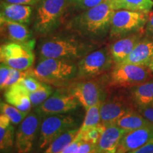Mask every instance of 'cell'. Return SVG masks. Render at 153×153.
Instances as JSON below:
<instances>
[{
  "label": "cell",
  "instance_id": "obj_29",
  "mask_svg": "<svg viewBox=\"0 0 153 153\" xmlns=\"http://www.w3.org/2000/svg\"><path fill=\"white\" fill-rule=\"evenodd\" d=\"M105 128L106 127L102 123H100L99 126L87 131L83 132L79 131V135L83 142H89L97 145Z\"/></svg>",
  "mask_w": 153,
  "mask_h": 153
},
{
  "label": "cell",
  "instance_id": "obj_10",
  "mask_svg": "<svg viewBox=\"0 0 153 153\" xmlns=\"http://www.w3.org/2000/svg\"><path fill=\"white\" fill-rule=\"evenodd\" d=\"M86 110L98 103L103 102L108 95V89L105 83L94 79H79L68 89Z\"/></svg>",
  "mask_w": 153,
  "mask_h": 153
},
{
  "label": "cell",
  "instance_id": "obj_30",
  "mask_svg": "<svg viewBox=\"0 0 153 153\" xmlns=\"http://www.w3.org/2000/svg\"><path fill=\"white\" fill-rule=\"evenodd\" d=\"M106 0H68V7H70L74 10L84 11L96 7Z\"/></svg>",
  "mask_w": 153,
  "mask_h": 153
},
{
  "label": "cell",
  "instance_id": "obj_2",
  "mask_svg": "<svg viewBox=\"0 0 153 153\" xmlns=\"http://www.w3.org/2000/svg\"><path fill=\"white\" fill-rule=\"evenodd\" d=\"M97 44L73 36H53L41 42L38 47L40 59L57 58L74 61L94 51Z\"/></svg>",
  "mask_w": 153,
  "mask_h": 153
},
{
  "label": "cell",
  "instance_id": "obj_27",
  "mask_svg": "<svg viewBox=\"0 0 153 153\" xmlns=\"http://www.w3.org/2000/svg\"><path fill=\"white\" fill-rule=\"evenodd\" d=\"M0 108H1V114L7 116L11 120V123L13 124L21 123L30 113L28 111H23L13 105L9 104L7 102H2V101L1 102Z\"/></svg>",
  "mask_w": 153,
  "mask_h": 153
},
{
  "label": "cell",
  "instance_id": "obj_19",
  "mask_svg": "<svg viewBox=\"0 0 153 153\" xmlns=\"http://www.w3.org/2000/svg\"><path fill=\"white\" fill-rule=\"evenodd\" d=\"M153 58V40L148 37L141 38L131 53L121 63H130L148 67ZM120 63V64H121Z\"/></svg>",
  "mask_w": 153,
  "mask_h": 153
},
{
  "label": "cell",
  "instance_id": "obj_15",
  "mask_svg": "<svg viewBox=\"0 0 153 153\" xmlns=\"http://www.w3.org/2000/svg\"><path fill=\"white\" fill-rule=\"evenodd\" d=\"M1 42L27 43L31 41L32 34L25 24L0 19Z\"/></svg>",
  "mask_w": 153,
  "mask_h": 153
},
{
  "label": "cell",
  "instance_id": "obj_3",
  "mask_svg": "<svg viewBox=\"0 0 153 153\" xmlns=\"http://www.w3.org/2000/svg\"><path fill=\"white\" fill-rule=\"evenodd\" d=\"M30 74L48 85H62L76 79L77 65L74 61L57 58L40 59Z\"/></svg>",
  "mask_w": 153,
  "mask_h": 153
},
{
  "label": "cell",
  "instance_id": "obj_17",
  "mask_svg": "<svg viewBox=\"0 0 153 153\" xmlns=\"http://www.w3.org/2000/svg\"><path fill=\"white\" fill-rule=\"evenodd\" d=\"M126 132L128 131L123 128H120L116 124L106 126L99 142L96 145L97 152H116V150H117L120 140Z\"/></svg>",
  "mask_w": 153,
  "mask_h": 153
},
{
  "label": "cell",
  "instance_id": "obj_36",
  "mask_svg": "<svg viewBox=\"0 0 153 153\" xmlns=\"http://www.w3.org/2000/svg\"><path fill=\"white\" fill-rule=\"evenodd\" d=\"M97 152L95 144L89 142H82L79 145L78 153H93Z\"/></svg>",
  "mask_w": 153,
  "mask_h": 153
},
{
  "label": "cell",
  "instance_id": "obj_4",
  "mask_svg": "<svg viewBox=\"0 0 153 153\" xmlns=\"http://www.w3.org/2000/svg\"><path fill=\"white\" fill-rule=\"evenodd\" d=\"M68 8V0H40L36 4L33 28L39 35L52 33L58 27Z\"/></svg>",
  "mask_w": 153,
  "mask_h": 153
},
{
  "label": "cell",
  "instance_id": "obj_6",
  "mask_svg": "<svg viewBox=\"0 0 153 153\" xmlns=\"http://www.w3.org/2000/svg\"><path fill=\"white\" fill-rule=\"evenodd\" d=\"M114 66L109 47L95 49L78 62L76 79H94L110 72Z\"/></svg>",
  "mask_w": 153,
  "mask_h": 153
},
{
  "label": "cell",
  "instance_id": "obj_20",
  "mask_svg": "<svg viewBox=\"0 0 153 153\" xmlns=\"http://www.w3.org/2000/svg\"><path fill=\"white\" fill-rule=\"evenodd\" d=\"M5 100L7 103L23 111L30 112L32 104L29 98V91L26 90L19 82L6 89Z\"/></svg>",
  "mask_w": 153,
  "mask_h": 153
},
{
  "label": "cell",
  "instance_id": "obj_14",
  "mask_svg": "<svg viewBox=\"0 0 153 153\" xmlns=\"http://www.w3.org/2000/svg\"><path fill=\"white\" fill-rule=\"evenodd\" d=\"M153 138V126H145L125 133L116 150L117 153H133Z\"/></svg>",
  "mask_w": 153,
  "mask_h": 153
},
{
  "label": "cell",
  "instance_id": "obj_21",
  "mask_svg": "<svg viewBox=\"0 0 153 153\" xmlns=\"http://www.w3.org/2000/svg\"><path fill=\"white\" fill-rule=\"evenodd\" d=\"M130 94L132 101L136 106L153 103V80L130 88Z\"/></svg>",
  "mask_w": 153,
  "mask_h": 153
},
{
  "label": "cell",
  "instance_id": "obj_37",
  "mask_svg": "<svg viewBox=\"0 0 153 153\" xmlns=\"http://www.w3.org/2000/svg\"><path fill=\"white\" fill-rule=\"evenodd\" d=\"M145 32L147 37L153 40V12L148 14V19L145 25Z\"/></svg>",
  "mask_w": 153,
  "mask_h": 153
},
{
  "label": "cell",
  "instance_id": "obj_12",
  "mask_svg": "<svg viewBox=\"0 0 153 153\" xmlns=\"http://www.w3.org/2000/svg\"><path fill=\"white\" fill-rule=\"evenodd\" d=\"M132 109L133 104L125 96L108 95L100 106L101 123L105 127L116 124L119 118Z\"/></svg>",
  "mask_w": 153,
  "mask_h": 153
},
{
  "label": "cell",
  "instance_id": "obj_31",
  "mask_svg": "<svg viewBox=\"0 0 153 153\" xmlns=\"http://www.w3.org/2000/svg\"><path fill=\"white\" fill-rule=\"evenodd\" d=\"M30 69L28 70H17V69L11 68L10 74H9V78L4 83V85L1 87V90L2 89H7L8 87H11V86L17 83V82H20L26 76L29 75V74H30Z\"/></svg>",
  "mask_w": 153,
  "mask_h": 153
},
{
  "label": "cell",
  "instance_id": "obj_11",
  "mask_svg": "<svg viewBox=\"0 0 153 153\" xmlns=\"http://www.w3.org/2000/svg\"><path fill=\"white\" fill-rule=\"evenodd\" d=\"M43 117V115L36 108L30 111L20 123L15 135V143L19 152L26 153L32 150Z\"/></svg>",
  "mask_w": 153,
  "mask_h": 153
},
{
  "label": "cell",
  "instance_id": "obj_26",
  "mask_svg": "<svg viewBox=\"0 0 153 153\" xmlns=\"http://www.w3.org/2000/svg\"><path fill=\"white\" fill-rule=\"evenodd\" d=\"M101 103H98L86 110L85 119L82 122L81 127L79 128L80 132L87 131V130L94 128L101 123L100 114V106Z\"/></svg>",
  "mask_w": 153,
  "mask_h": 153
},
{
  "label": "cell",
  "instance_id": "obj_38",
  "mask_svg": "<svg viewBox=\"0 0 153 153\" xmlns=\"http://www.w3.org/2000/svg\"><path fill=\"white\" fill-rule=\"evenodd\" d=\"M133 153H153V138L150 140L141 148L134 151Z\"/></svg>",
  "mask_w": 153,
  "mask_h": 153
},
{
  "label": "cell",
  "instance_id": "obj_32",
  "mask_svg": "<svg viewBox=\"0 0 153 153\" xmlns=\"http://www.w3.org/2000/svg\"><path fill=\"white\" fill-rule=\"evenodd\" d=\"M19 82L29 92L37 90L41 87L42 83H43V82L40 81L39 79L31 74L26 76V77H24Z\"/></svg>",
  "mask_w": 153,
  "mask_h": 153
},
{
  "label": "cell",
  "instance_id": "obj_39",
  "mask_svg": "<svg viewBox=\"0 0 153 153\" xmlns=\"http://www.w3.org/2000/svg\"><path fill=\"white\" fill-rule=\"evenodd\" d=\"M3 1H7V2H9V3H12V4H19L35 6L39 2L40 0H3Z\"/></svg>",
  "mask_w": 153,
  "mask_h": 153
},
{
  "label": "cell",
  "instance_id": "obj_7",
  "mask_svg": "<svg viewBox=\"0 0 153 153\" xmlns=\"http://www.w3.org/2000/svg\"><path fill=\"white\" fill-rule=\"evenodd\" d=\"M79 122L71 114L45 115L42 119L39 131L38 147L46 149L54 140L70 129L77 128Z\"/></svg>",
  "mask_w": 153,
  "mask_h": 153
},
{
  "label": "cell",
  "instance_id": "obj_16",
  "mask_svg": "<svg viewBox=\"0 0 153 153\" xmlns=\"http://www.w3.org/2000/svg\"><path fill=\"white\" fill-rule=\"evenodd\" d=\"M143 31L136 32L115 40L109 46L111 54L114 61L115 65L120 64L133 51L135 45L140 41Z\"/></svg>",
  "mask_w": 153,
  "mask_h": 153
},
{
  "label": "cell",
  "instance_id": "obj_22",
  "mask_svg": "<svg viewBox=\"0 0 153 153\" xmlns=\"http://www.w3.org/2000/svg\"><path fill=\"white\" fill-rule=\"evenodd\" d=\"M116 125L127 131L145 127V126H152L149 120L145 118L138 111L132 109L129 111L118 120Z\"/></svg>",
  "mask_w": 153,
  "mask_h": 153
},
{
  "label": "cell",
  "instance_id": "obj_5",
  "mask_svg": "<svg viewBox=\"0 0 153 153\" xmlns=\"http://www.w3.org/2000/svg\"><path fill=\"white\" fill-rule=\"evenodd\" d=\"M148 67L130 63L116 65L108 74L106 86L108 90L118 88H131L152 78Z\"/></svg>",
  "mask_w": 153,
  "mask_h": 153
},
{
  "label": "cell",
  "instance_id": "obj_23",
  "mask_svg": "<svg viewBox=\"0 0 153 153\" xmlns=\"http://www.w3.org/2000/svg\"><path fill=\"white\" fill-rule=\"evenodd\" d=\"M114 10H125L149 13L153 7L152 0H108Z\"/></svg>",
  "mask_w": 153,
  "mask_h": 153
},
{
  "label": "cell",
  "instance_id": "obj_40",
  "mask_svg": "<svg viewBox=\"0 0 153 153\" xmlns=\"http://www.w3.org/2000/svg\"><path fill=\"white\" fill-rule=\"evenodd\" d=\"M148 68L150 69V70H151V71L152 72H153V58L152 59V60L150 61V64L148 65Z\"/></svg>",
  "mask_w": 153,
  "mask_h": 153
},
{
  "label": "cell",
  "instance_id": "obj_33",
  "mask_svg": "<svg viewBox=\"0 0 153 153\" xmlns=\"http://www.w3.org/2000/svg\"><path fill=\"white\" fill-rule=\"evenodd\" d=\"M137 110L153 126V103L137 106Z\"/></svg>",
  "mask_w": 153,
  "mask_h": 153
},
{
  "label": "cell",
  "instance_id": "obj_18",
  "mask_svg": "<svg viewBox=\"0 0 153 153\" xmlns=\"http://www.w3.org/2000/svg\"><path fill=\"white\" fill-rule=\"evenodd\" d=\"M1 19L28 25L30 22L33 8L30 5L19 4L1 1Z\"/></svg>",
  "mask_w": 153,
  "mask_h": 153
},
{
  "label": "cell",
  "instance_id": "obj_34",
  "mask_svg": "<svg viewBox=\"0 0 153 153\" xmlns=\"http://www.w3.org/2000/svg\"><path fill=\"white\" fill-rule=\"evenodd\" d=\"M82 142H83V141L82 140L79 135H78L76 138L63 150L62 153H78V150H79V145Z\"/></svg>",
  "mask_w": 153,
  "mask_h": 153
},
{
  "label": "cell",
  "instance_id": "obj_28",
  "mask_svg": "<svg viewBox=\"0 0 153 153\" xmlns=\"http://www.w3.org/2000/svg\"><path fill=\"white\" fill-rule=\"evenodd\" d=\"M52 87L48 84L43 82L41 87L37 90L29 92V98L32 107H38L43 104L52 94Z\"/></svg>",
  "mask_w": 153,
  "mask_h": 153
},
{
  "label": "cell",
  "instance_id": "obj_13",
  "mask_svg": "<svg viewBox=\"0 0 153 153\" xmlns=\"http://www.w3.org/2000/svg\"><path fill=\"white\" fill-rule=\"evenodd\" d=\"M79 105L77 99L68 90L67 91L57 90L36 108L43 116H45L68 114L77 108Z\"/></svg>",
  "mask_w": 153,
  "mask_h": 153
},
{
  "label": "cell",
  "instance_id": "obj_8",
  "mask_svg": "<svg viewBox=\"0 0 153 153\" xmlns=\"http://www.w3.org/2000/svg\"><path fill=\"white\" fill-rule=\"evenodd\" d=\"M148 19V13L125 9L115 10L111 21L110 40H116L129 34L143 31Z\"/></svg>",
  "mask_w": 153,
  "mask_h": 153
},
{
  "label": "cell",
  "instance_id": "obj_25",
  "mask_svg": "<svg viewBox=\"0 0 153 153\" xmlns=\"http://www.w3.org/2000/svg\"><path fill=\"white\" fill-rule=\"evenodd\" d=\"M11 120L5 115H0V148L1 150L11 148L14 145V128Z\"/></svg>",
  "mask_w": 153,
  "mask_h": 153
},
{
  "label": "cell",
  "instance_id": "obj_24",
  "mask_svg": "<svg viewBox=\"0 0 153 153\" xmlns=\"http://www.w3.org/2000/svg\"><path fill=\"white\" fill-rule=\"evenodd\" d=\"M79 133V128L70 129L56 137L45 149V153H62L63 150L74 140Z\"/></svg>",
  "mask_w": 153,
  "mask_h": 153
},
{
  "label": "cell",
  "instance_id": "obj_35",
  "mask_svg": "<svg viewBox=\"0 0 153 153\" xmlns=\"http://www.w3.org/2000/svg\"><path fill=\"white\" fill-rule=\"evenodd\" d=\"M11 72V67L1 62L0 66V87H2L9 78Z\"/></svg>",
  "mask_w": 153,
  "mask_h": 153
},
{
  "label": "cell",
  "instance_id": "obj_1",
  "mask_svg": "<svg viewBox=\"0 0 153 153\" xmlns=\"http://www.w3.org/2000/svg\"><path fill=\"white\" fill-rule=\"evenodd\" d=\"M115 10L106 0L74 16L68 28L79 37L98 44L109 36L111 21Z\"/></svg>",
  "mask_w": 153,
  "mask_h": 153
},
{
  "label": "cell",
  "instance_id": "obj_9",
  "mask_svg": "<svg viewBox=\"0 0 153 153\" xmlns=\"http://www.w3.org/2000/svg\"><path fill=\"white\" fill-rule=\"evenodd\" d=\"M34 45L33 39L27 43H3L0 48L1 62L19 70H30L35 60Z\"/></svg>",
  "mask_w": 153,
  "mask_h": 153
}]
</instances>
